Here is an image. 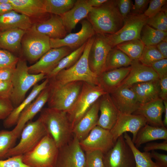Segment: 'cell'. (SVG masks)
I'll return each mask as SVG.
<instances>
[{"mask_svg":"<svg viewBox=\"0 0 167 167\" xmlns=\"http://www.w3.org/2000/svg\"><path fill=\"white\" fill-rule=\"evenodd\" d=\"M87 17L96 34H114L124 24L117 0H108L101 6L92 7Z\"/></svg>","mask_w":167,"mask_h":167,"instance_id":"6da1fadb","label":"cell"},{"mask_svg":"<svg viewBox=\"0 0 167 167\" xmlns=\"http://www.w3.org/2000/svg\"><path fill=\"white\" fill-rule=\"evenodd\" d=\"M39 118L58 148L72 139L73 127L67 112L45 108L41 110Z\"/></svg>","mask_w":167,"mask_h":167,"instance_id":"7a4b0ae2","label":"cell"},{"mask_svg":"<svg viewBox=\"0 0 167 167\" xmlns=\"http://www.w3.org/2000/svg\"><path fill=\"white\" fill-rule=\"evenodd\" d=\"M94 36L87 42L84 51L77 62L70 67L62 70L54 77L48 79L49 82L62 85L72 82L81 81L100 86L98 76L90 70L88 59Z\"/></svg>","mask_w":167,"mask_h":167,"instance_id":"3957f363","label":"cell"},{"mask_svg":"<svg viewBox=\"0 0 167 167\" xmlns=\"http://www.w3.org/2000/svg\"><path fill=\"white\" fill-rule=\"evenodd\" d=\"M83 82L75 81L61 85L49 81L48 107L67 113L70 111L80 94Z\"/></svg>","mask_w":167,"mask_h":167,"instance_id":"277c9868","label":"cell"},{"mask_svg":"<svg viewBox=\"0 0 167 167\" xmlns=\"http://www.w3.org/2000/svg\"><path fill=\"white\" fill-rule=\"evenodd\" d=\"M28 68L26 61L19 58L11 79L13 91L10 100L14 108L24 99L27 92L32 87L46 78L43 74L29 73Z\"/></svg>","mask_w":167,"mask_h":167,"instance_id":"5b68a950","label":"cell"},{"mask_svg":"<svg viewBox=\"0 0 167 167\" xmlns=\"http://www.w3.org/2000/svg\"><path fill=\"white\" fill-rule=\"evenodd\" d=\"M58 151L48 134L32 150L22 155V160L30 167H55Z\"/></svg>","mask_w":167,"mask_h":167,"instance_id":"8992f818","label":"cell"},{"mask_svg":"<svg viewBox=\"0 0 167 167\" xmlns=\"http://www.w3.org/2000/svg\"><path fill=\"white\" fill-rule=\"evenodd\" d=\"M48 134L45 127L39 118L34 121H29L22 130L19 142L9 151L6 158L23 155L28 152Z\"/></svg>","mask_w":167,"mask_h":167,"instance_id":"52a82bcc","label":"cell"},{"mask_svg":"<svg viewBox=\"0 0 167 167\" xmlns=\"http://www.w3.org/2000/svg\"><path fill=\"white\" fill-rule=\"evenodd\" d=\"M106 93L100 86L84 82L81 92L74 106L67 112L73 128L93 104Z\"/></svg>","mask_w":167,"mask_h":167,"instance_id":"ba28073f","label":"cell"},{"mask_svg":"<svg viewBox=\"0 0 167 167\" xmlns=\"http://www.w3.org/2000/svg\"><path fill=\"white\" fill-rule=\"evenodd\" d=\"M148 17L144 14H129L124 19L122 28L114 34H106L112 48L122 43L135 39H140L143 27Z\"/></svg>","mask_w":167,"mask_h":167,"instance_id":"9c48e42d","label":"cell"},{"mask_svg":"<svg viewBox=\"0 0 167 167\" xmlns=\"http://www.w3.org/2000/svg\"><path fill=\"white\" fill-rule=\"evenodd\" d=\"M21 44L24 56L31 62L39 60L51 48L50 38L31 28L26 31Z\"/></svg>","mask_w":167,"mask_h":167,"instance_id":"30bf717a","label":"cell"},{"mask_svg":"<svg viewBox=\"0 0 167 167\" xmlns=\"http://www.w3.org/2000/svg\"><path fill=\"white\" fill-rule=\"evenodd\" d=\"M104 167H135L132 152L123 135L119 137L113 146L104 154Z\"/></svg>","mask_w":167,"mask_h":167,"instance_id":"8fae6325","label":"cell"},{"mask_svg":"<svg viewBox=\"0 0 167 167\" xmlns=\"http://www.w3.org/2000/svg\"><path fill=\"white\" fill-rule=\"evenodd\" d=\"M112 48L106 34H95L88 59L90 70L97 76L104 72L106 59Z\"/></svg>","mask_w":167,"mask_h":167,"instance_id":"7c38bea8","label":"cell"},{"mask_svg":"<svg viewBox=\"0 0 167 167\" xmlns=\"http://www.w3.org/2000/svg\"><path fill=\"white\" fill-rule=\"evenodd\" d=\"M55 167H85V152L76 137L59 148Z\"/></svg>","mask_w":167,"mask_h":167,"instance_id":"4fadbf2b","label":"cell"},{"mask_svg":"<svg viewBox=\"0 0 167 167\" xmlns=\"http://www.w3.org/2000/svg\"><path fill=\"white\" fill-rule=\"evenodd\" d=\"M73 51L67 46L51 48L36 62L28 66V72L33 74H43L46 76L57 66L62 58Z\"/></svg>","mask_w":167,"mask_h":167,"instance_id":"5bb4252c","label":"cell"},{"mask_svg":"<svg viewBox=\"0 0 167 167\" xmlns=\"http://www.w3.org/2000/svg\"><path fill=\"white\" fill-rule=\"evenodd\" d=\"M114 142L110 130L96 126L84 139L79 141L84 152L98 150L105 154L114 145Z\"/></svg>","mask_w":167,"mask_h":167,"instance_id":"9a60e30c","label":"cell"},{"mask_svg":"<svg viewBox=\"0 0 167 167\" xmlns=\"http://www.w3.org/2000/svg\"><path fill=\"white\" fill-rule=\"evenodd\" d=\"M81 24V28L77 32L70 33L62 39L50 38L51 48L67 46L74 50L86 43L96 33L88 20H82Z\"/></svg>","mask_w":167,"mask_h":167,"instance_id":"2e32d148","label":"cell"},{"mask_svg":"<svg viewBox=\"0 0 167 167\" xmlns=\"http://www.w3.org/2000/svg\"><path fill=\"white\" fill-rule=\"evenodd\" d=\"M146 124V120L141 115L120 113L116 123L110 131L115 142L119 137L127 132L132 134L133 142L139 131Z\"/></svg>","mask_w":167,"mask_h":167,"instance_id":"e0dca14e","label":"cell"},{"mask_svg":"<svg viewBox=\"0 0 167 167\" xmlns=\"http://www.w3.org/2000/svg\"><path fill=\"white\" fill-rule=\"evenodd\" d=\"M49 96V89L46 87L42 90L36 99L28 105L22 111L15 127L12 130L18 138L26 124L30 121L40 111L47 102Z\"/></svg>","mask_w":167,"mask_h":167,"instance_id":"ac0fdd59","label":"cell"},{"mask_svg":"<svg viewBox=\"0 0 167 167\" xmlns=\"http://www.w3.org/2000/svg\"><path fill=\"white\" fill-rule=\"evenodd\" d=\"M110 95L120 113L133 114L140 105L135 94L129 88L119 86Z\"/></svg>","mask_w":167,"mask_h":167,"instance_id":"d6986e66","label":"cell"},{"mask_svg":"<svg viewBox=\"0 0 167 167\" xmlns=\"http://www.w3.org/2000/svg\"><path fill=\"white\" fill-rule=\"evenodd\" d=\"M130 71L119 86L129 88L136 84L159 79L151 66L141 63L138 60L132 61L130 65Z\"/></svg>","mask_w":167,"mask_h":167,"instance_id":"ffe728a7","label":"cell"},{"mask_svg":"<svg viewBox=\"0 0 167 167\" xmlns=\"http://www.w3.org/2000/svg\"><path fill=\"white\" fill-rule=\"evenodd\" d=\"M99 110L100 114L97 126L110 130L116 123L120 112L110 94H105L100 98Z\"/></svg>","mask_w":167,"mask_h":167,"instance_id":"44dd1931","label":"cell"},{"mask_svg":"<svg viewBox=\"0 0 167 167\" xmlns=\"http://www.w3.org/2000/svg\"><path fill=\"white\" fill-rule=\"evenodd\" d=\"M31 28L54 39L63 38L67 33L61 16L55 15L49 19L34 24Z\"/></svg>","mask_w":167,"mask_h":167,"instance_id":"7402d4cb","label":"cell"},{"mask_svg":"<svg viewBox=\"0 0 167 167\" xmlns=\"http://www.w3.org/2000/svg\"><path fill=\"white\" fill-rule=\"evenodd\" d=\"M165 108L163 101L159 98L145 104H140L133 114L141 115L146 120L147 124L155 126L164 127L162 115Z\"/></svg>","mask_w":167,"mask_h":167,"instance_id":"603a6c76","label":"cell"},{"mask_svg":"<svg viewBox=\"0 0 167 167\" xmlns=\"http://www.w3.org/2000/svg\"><path fill=\"white\" fill-rule=\"evenodd\" d=\"M99 98L73 128V135L79 141L85 138L97 126L99 117Z\"/></svg>","mask_w":167,"mask_h":167,"instance_id":"cb8c5ba5","label":"cell"},{"mask_svg":"<svg viewBox=\"0 0 167 167\" xmlns=\"http://www.w3.org/2000/svg\"><path fill=\"white\" fill-rule=\"evenodd\" d=\"M92 8L88 0H76L73 7L61 16L67 32L70 33L74 29L79 21L87 17Z\"/></svg>","mask_w":167,"mask_h":167,"instance_id":"d4e9b609","label":"cell"},{"mask_svg":"<svg viewBox=\"0 0 167 167\" xmlns=\"http://www.w3.org/2000/svg\"><path fill=\"white\" fill-rule=\"evenodd\" d=\"M130 71L129 66L104 72L98 76L99 85L105 92L110 94L119 87Z\"/></svg>","mask_w":167,"mask_h":167,"instance_id":"484cf974","label":"cell"},{"mask_svg":"<svg viewBox=\"0 0 167 167\" xmlns=\"http://www.w3.org/2000/svg\"><path fill=\"white\" fill-rule=\"evenodd\" d=\"M129 88L134 92L140 104L160 98L159 79L136 84Z\"/></svg>","mask_w":167,"mask_h":167,"instance_id":"4316f807","label":"cell"},{"mask_svg":"<svg viewBox=\"0 0 167 167\" xmlns=\"http://www.w3.org/2000/svg\"><path fill=\"white\" fill-rule=\"evenodd\" d=\"M32 26L30 18L14 10L0 15V32L16 28L27 31Z\"/></svg>","mask_w":167,"mask_h":167,"instance_id":"83f0119b","label":"cell"},{"mask_svg":"<svg viewBox=\"0 0 167 167\" xmlns=\"http://www.w3.org/2000/svg\"><path fill=\"white\" fill-rule=\"evenodd\" d=\"M48 82V79H45L41 84H36L33 86L29 95L18 106L14 108L9 116L4 120L3 125L5 127L9 128L16 125L22 111L34 101L41 92L46 87Z\"/></svg>","mask_w":167,"mask_h":167,"instance_id":"f1b7e54d","label":"cell"},{"mask_svg":"<svg viewBox=\"0 0 167 167\" xmlns=\"http://www.w3.org/2000/svg\"><path fill=\"white\" fill-rule=\"evenodd\" d=\"M14 10L30 18L40 17L47 13L44 0H9Z\"/></svg>","mask_w":167,"mask_h":167,"instance_id":"f546056e","label":"cell"},{"mask_svg":"<svg viewBox=\"0 0 167 167\" xmlns=\"http://www.w3.org/2000/svg\"><path fill=\"white\" fill-rule=\"evenodd\" d=\"M158 139L167 140V128L146 124L139 131L133 143L138 148L143 144Z\"/></svg>","mask_w":167,"mask_h":167,"instance_id":"4dcf8cb0","label":"cell"},{"mask_svg":"<svg viewBox=\"0 0 167 167\" xmlns=\"http://www.w3.org/2000/svg\"><path fill=\"white\" fill-rule=\"evenodd\" d=\"M26 31L16 28L0 32V49L11 52H19L22 38Z\"/></svg>","mask_w":167,"mask_h":167,"instance_id":"1f68e13d","label":"cell"},{"mask_svg":"<svg viewBox=\"0 0 167 167\" xmlns=\"http://www.w3.org/2000/svg\"><path fill=\"white\" fill-rule=\"evenodd\" d=\"M132 61L125 54L115 47L108 54L104 72L130 66Z\"/></svg>","mask_w":167,"mask_h":167,"instance_id":"d6a6232c","label":"cell"},{"mask_svg":"<svg viewBox=\"0 0 167 167\" xmlns=\"http://www.w3.org/2000/svg\"><path fill=\"white\" fill-rule=\"evenodd\" d=\"M123 135L126 142L132 152L135 167H160L153 161L150 152H140L135 146L131 137L127 132L124 133Z\"/></svg>","mask_w":167,"mask_h":167,"instance_id":"836d02e7","label":"cell"},{"mask_svg":"<svg viewBox=\"0 0 167 167\" xmlns=\"http://www.w3.org/2000/svg\"><path fill=\"white\" fill-rule=\"evenodd\" d=\"M167 37V32L157 30L146 24L142 30L140 40L145 46H156Z\"/></svg>","mask_w":167,"mask_h":167,"instance_id":"e575fe53","label":"cell"},{"mask_svg":"<svg viewBox=\"0 0 167 167\" xmlns=\"http://www.w3.org/2000/svg\"><path fill=\"white\" fill-rule=\"evenodd\" d=\"M86 42L62 58L57 66L46 76L45 79L52 78L62 70L68 68L75 64L83 54Z\"/></svg>","mask_w":167,"mask_h":167,"instance_id":"d590c367","label":"cell"},{"mask_svg":"<svg viewBox=\"0 0 167 167\" xmlns=\"http://www.w3.org/2000/svg\"><path fill=\"white\" fill-rule=\"evenodd\" d=\"M76 0H44L45 10L47 13L62 16L71 9Z\"/></svg>","mask_w":167,"mask_h":167,"instance_id":"8d00e7d4","label":"cell"},{"mask_svg":"<svg viewBox=\"0 0 167 167\" xmlns=\"http://www.w3.org/2000/svg\"><path fill=\"white\" fill-rule=\"evenodd\" d=\"M144 46L140 39H135L122 43L115 47L134 61L139 59Z\"/></svg>","mask_w":167,"mask_h":167,"instance_id":"74e56055","label":"cell"},{"mask_svg":"<svg viewBox=\"0 0 167 167\" xmlns=\"http://www.w3.org/2000/svg\"><path fill=\"white\" fill-rule=\"evenodd\" d=\"M17 138L12 130L0 131V160L6 158L9 151L15 146Z\"/></svg>","mask_w":167,"mask_h":167,"instance_id":"f35d334b","label":"cell"},{"mask_svg":"<svg viewBox=\"0 0 167 167\" xmlns=\"http://www.w3.org/2000/svg\"><path fill=\"white\" fill-rule=\"evenodd\" d=\"M164 58L156 46H145L138 60L142 64L151 66L154 62Z\"/></svg>","mask_w":167,"mask_h":167,"instance_id":"ab89813d","label":"cell"},{"mask_svg":"<svg viewBox=\"0 0 167 167\" xmlns=\"http://www.w3.org/2000/svg\"><path fill=\"white\" fill-rule=\"evenodd\" d=\"M148 25L157 30L167 32V11L164 7L163 9L156 14L148 18L147 24Z\"/></svg>","mask_w":167,"mask_h":167,"instance_id":"60d3db41","label":"cell"},{"mask_svg":"<svg viewBox=\"0 0 167 167\" xmlns=\"http://www.w3.org/2000/svg\"><path fill=\"white\" fill-rule=\"evenodd\" d=\"M85 167H104V153L98 150L85 152Z\"/></svg>","mask_w":167,"mask_h":167,"instance_id":"b9f144b4","label":"cell"},{"mask_svg":"<svg viewBox=\"0 0 167 167\" xmlns=\"http://www.w3.org/2000/svg\"><path fill=\"white\" fill-rule=\"evenodd\" d=\"M19 58L11 52L0 49V69L5 67L15 68Z\"/></svg>","mask_w":167,"mask_h":167,"instance_id":"7bdbcfd3","label":"cell"},{"mask_svg":"<svg viewBox=\"0 0 167 167\" xmlns=\"http://www.w3.org/2000/svg\"><path fill=\"white\" fill-rule=\"evenodd\" d=\"M167 2V0H150L148 7L143 14L148 18L153 16L163 9Z\"/></svg>","mask_w":167,"mask_h":167,"instance_id":"ee69618b","label":"cell"},{"mask_svg":"<svg viewBox=\"0 0 167 167\" xmlns=\"http://www.w3.org/2000/svg\"><path fill=\"white\" fill-rule=\"evenodd\" d=\"M0 167H30L22 160V155L14 156L5 160H0Z\"/></svg>","mask_w":167,"mask_h":167,"instance_id":"f6af8a7d","label":"cell"},{"mask_svg":"<svg viewBox=\"0 0 167 167\" xmlns=\"http://www.w3.org/2000/svg\"><path fill=\"white\" fill-rule=\"evenodd\" d=\"M14 109L10 99L0 97V120H5Z\"/></svg>","mask_w":167,"mask_h":167,"instance_id":"bcb514c9","label":"cell"},{"mask_svg":"<svg viewBox=\"0 0 167 167\" xmlns=\"http://www.w3.org/2000/svg\"><path fill=\"white\" fill-rule=\"evenodd\" d=\"M151 66L157 74L159 79L167 75V59L164 58L157 61Z\"/></svg>","mask_w":167,"mask_h":167,"instance_id":"7dc6e473","label":"cell"},{"mask_svg":"<svg viewBox=\"0 0 167 167\" xmlns=\"http://www.w3.org/2000/svg\"><path fill=\"white\" fill-rule=\"evenodd\" d=\"M131 0H117V4L120 14L124 19L130 14L132 7Z\"/></svg>","mask_w":167,"mask_h":167,"instance_id":"c3c4849f","label":"cell"},{"mask_svg":"<svg viewBox=\"0 0 167 167\" xmlns=\"http://www.w3.org/2000/svg\"><path fill=\"white\" fill-rule=\"evenodd\" d=\"M13 91L11 81H0V97L10 99Z\"/></svg>","mask_w":167,"mask_h":167,"instance_id":"681fc988","label":"cell"},{"mask_svg":"<svg viewBox=\"0 0 167 167\" xmlns=\"http://www.w3.org/2000/svg\"><path fill=\"white\" fill-rule=\"evenodd\" d=\"M160 150L165 151H167V140H164L160 143L151 142L146 143L143 148L145 152Z\"/></svg>","mask_w":167,"mask_h":167,"instance_id":"f907efd6","label":"cell"},{"mask_svg":"<svg viewBox=\"0 0 167 167\" xmlns=\"http://www.w3.org/2000/svg\"><path fill=\"white\" fill-rule=\"evenodd\" d=\"M149 1V0H135L131 8L132 13L137 15L143 14Z\"/></svg>","mask_w":167,"mask_h":167,"instance_id":"816d5d0a","label":"cell"},{"mask_svg":"<svg viewBox=\"0 0 167 167\" xmlns=\"http://www.w3.org/2000/svg\"><path fill=\"white\" fill-rule=\"evenodd\" d=\"M150 153L152 158L155 160V162L160 167H167L166 154L160 153L155 151H151Z\"/></svg>","mask_w":167,"mask_h":167,"instance_id":"f5cc1de1","label":"cell"},{"mask_svg":"<svg viewBox=\"0 0 167 167\" xmlns=\"http://www.w3.org/2000/svg\"><path fill=\"white\" fill-rule=\"evenodd\" d=\"M15 68L8 67L0 69V81H11Z\"/></svg>","mask_w":167,"mask_h":167,"instance_id":"db71d44e","label":"cell"},{"mask_svg":"<svg viewBox=\"0 0 167 167\" xmlns=\"http://www.w3.org/2000/svg\"><path fill=\"white\" fill-rule=\"evenodd\" d=\"M160 80V98L164 101L167 100V75Z\"/></svg>","mask_w":167,"mask_h":167,"instance_id":"11a10c76","label":"cell"},{"mask_svg":"<svg viewBox=\"0 0 167 167\" xmlns=\"http://www.w3.org/2000/svg\"><path fill=\"white\" fill-rule=\"evenodd\" d=\"M157 48L165 58H167V39L161 41L156 46Z\"/></svg>","mask_w":167,"mask_h":167,"instance_id":"9f6ffc18","label":"cell"},{"mask_svg":"<svg viewBox=\"0 0 167 167\" xmlns=\"http://www.w3.org/2000/svg\"><path fill=\"white\" fill-rule=\"evenodd\" d=\"M13 10H14L13 7L10 2L0 3V15Z\"/></svg>","mask_w":167,"mask_h":167,"instance_id":"6f0895ef","label":"cell"},{"mask_svg":"<svg viewBox=\"0 0 167 167\" xmlns=\"http://www.w3.org/2000/svg\"><path fill=\"white\" fill-rule=\"evenodd\" d=\"M108 1V0H88V3L92 7L101 6Z\"/></svg>","mask_w":167,"mask_h":167,"instance_id":"680465c9","label":"cell"},{"mask_svg":"<svg viewBox=\"0 0 167 167\" xmlns=\"http://www.w3.org/2000/svg\"><path fill=\"white\" fill-rule=\"evenodd\" d=\"M163 103L165 106V116L163 123L164 127H167V100L164 101Z\"/></svg>","mask_w":167,"mask_h":167,"instance_id":"91938a15","label":"cell"},{"mask_svg":"<svg viewBox=\"0 0 167 167\" xmlns=\"http://www.w3.org/2000/svg\"><path fill=\"white\" fill-rule=\"evenodd\" d=\"M9 0H0V3L9 2Z\"/></svg>","mask_w":167,"mask_h":167,"instance_id":"94428289","label":"cell"}]
</instances>
